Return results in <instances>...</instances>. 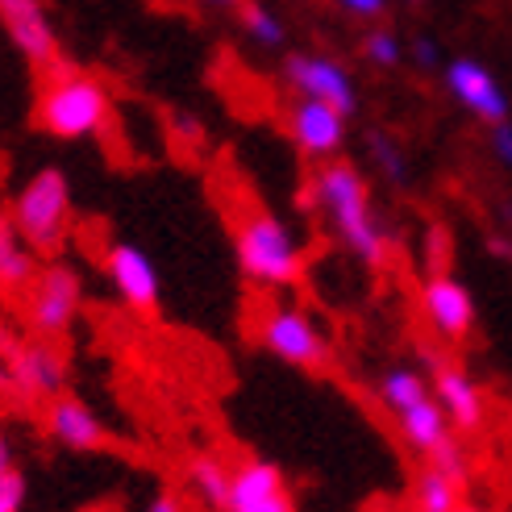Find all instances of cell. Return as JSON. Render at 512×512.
Returning <instances> with one entry per match:
<instances>
[{
    "instance_id": "d6986e66",
    "label": "cell",
    "mask_w": 512,
    "mask_h": 512,
    "mask_svg": "<svg viewBox=\"0 0 512 512\" xmlns=\"http://www.w3.org/2000/svg\"><path fill=\"white\" fill-rule=\"evenodd\" d=\"M229 471L217 454H196L192 463H188V488L192 496L204 504V508H213V512H225V500H229Z\"/></svg>"
},
{
    "instance_id": "9a60e30c",
    "label": "cell",
    "mask_w": 512,
    "mask_h": 512,
    "mask_svg": "<svg viewBox=\"0 0 512 512\" xmlns=\"http://www.w3.org/2000/svg\"><path fill=\"white\" fill-rule=\"evenodd\" d=\"M421 309H425L429 325L438 329L446 342H463L471 334V325H475V300L450 275H433L429 279L425 292H421Z\"/></svg>"
},
{
    "instance_id": "6da1fadb",
    "label": "cell",
    "mask_w": 512,
    "mask_h": 512,
    "mask_svg": "<svg viewBox=\"0 0 512 512\" xmlns=\"http://www.w3.org/2000/svg\"><path fill=\"white\" fill-rule=\"evenodd\" d=\"M313 204L334 221L338 238L354 259H363L367 267H383L388 259V238L379 229V217L371 209V188L350 163H325L313 175Z\"/></svg>"
},
{
    "instance_id": "3957f363",
    "label": "cell",
    "mask_w": 512,
    "mask_h": 512,
    "mask_svg": "<svg viewBox=\"0 0 512 512\" xmlns=\"http://www.w3.org/2000/svg\"><path fill=\"white\" fill-rule=\"evenodd\" d=\"M238 267L263 288H288L304 271V254L296 234L275 213H250L238 225Z\"/></svg>"
},
{
    "instance_id": "30bf717a",
    "label": "cell",
    "mask_w": 512,
    "mask_h": 512,
    "mask_svg": "<svg viewBox=\"0 0 512 512\" xmlns=\"http://www.w3.org/2000/svg\"><path fill=\"white\" fill-rule=\"evenodd\" d=\"M425 363H429V371H433L429 392H433V400L442 404L450 429L475 433V429L483 425V392H479V383H475L463 367L442 363V358L429 354V350H425Z\"/></svg>"
},
{
    "instance_id": "5bb4252c",
    "label": "cell",
    "mask_w": 512,
    "mask_h": 512,
    "mask_svg": "<svg viewBox=\"0 0 512 512\" xmlns=\"http://www.w3.org/2000/svg\"><path fill=\"white\" fill-rule=\"evenodd\" d=\"M288 134L300 155L309 159H334L346 142V117L321 100H300L288 117Z\"/></svg>"
},
{
    "instance_id": "cb8c5ba5",
    "label": "cell",
    "mask_w": 512,
    "mask_h": 512,
    "mask_svg": "<svg viewBox=\"0 0 512 512\" xmlns=\"http://www.w3.org/2000/svg\"><path fill=\"white\" fill-rule=\"evenodd\" d=\"M363 55L375 63V67H396L404 59V46L392 30H371L367 42H363Z\"/></svg>"
},
{
    "instance_id": "4dcf8cb0",
    "label": "cell",
    "mask_w": 512,
    "mask_h": 512,
    "mask_svg": "<svg viewBox=\"0 0 512 512\" xmlns=\"http://www.w3.org/2000/svg\"><path fill=\"white\" fill-rule=\"evenodd\" d=\"M13 467V442L5 438V429H0V471Z\"/></svg>"
},
{
    "instance_id": "7a4b0ae2",
    "label": "cell",
    "mask_w": 512,
    "mask_h": 512,
    "mask_svg": "<svg viewBox=\"0 0 512 512\" xmlns=\"http://www.w3.org/2000/svg\"><path fill=\"white\" fill-rule=\"evenodd\" d=\"M109 121V92L92 75H80L71 67L50 71V84L38 96V125L50 138H63V142H80L105 130Z\"/></svg>"
},
{
    "instance_id": "277c9868",
    "label": "cell",
    "mask_w": 512,
    "mask_h": 512,
    "mask_svg": "<svg viewBox=\"0 0 512 512\" xmlns=\"http://www.w3.org/2000/svg\"><path fill=\"white\" fill-rule=\"evenodd\" d=\"M13 229L30 250H59L71 221V184L59 167H42L13 200Z\"/></svg>"
},
{
    "instance_id": "1f68e13d",
    "label": "cell",
    "mask_w": 512,
    "mask_h": 512,
    "mask_svg": "<svg viewBox=\"0 0 512 512\" xmlns=\"http://www.w3.org/2000/svg\"><path fill=\"white\" fill-rule=\"evenodd\" d=\"M204 5H209V9H234L238 0H204Z\"/></svg>"
},
{
    "instance_id": "ba28073f",
    "label": "cell",
    "mask_w": 512,
    "mask_h": 512,
    "mask_svg": "<svg viewBox=\"0 0 512 512\" xmlns=\"http://www.w3.org/2000/svg\"><path fill=\"white\" fill-rule=\"evenodd\" d=\"M225 512H296L284 471L275 463H263V458H250V463L234 467Z\"/></svg>"
},
{
    "instance_id": "ffe728a7",
    "label": "cell",
    "mask_w": 512,
    "mask_h": 512,
    "mask_svg": "<svg viewBox=\"0 0 512 512\" xmlns=\"http://www.w3.org/2000/svg\"><path fill=\"white\" fill-rule=\"evenodd\" d=\"M375 392H379V400H383L388 413H404V408H413L417 400L429 396V379L417 367H388L379 375Z\"/></svg>"
},
{
    "instance_id": "4fadbf2b",
    "label": "cell",
    "mask_w": 512,
    "mask_h": 512,
    "mask_svg": "<svg viewBox=\"0 0 512 512\" xmlns=\"http://www.w3.org/2000/svg\"><path fill=\"white\" fill-rule=\"evenodd\" d=\"M105 267H109L113 288L121 292V300L130 304V309L150 313L159 304V271H155V263H150V254L142 246L113 242L105 250Z\"/></svg>"
},
{
    "instance_id": "52a82bcc",
    "label": "cell",
    "mask_w": 512,
    "mask_h": 512,
    "mask_svg": "<svg viewBox=\"0 0 512 512\" xmlns=\"http://www.w3.org/2000/svg\"><path fill=\"white\" fill-rule=\"evenodd\" d=\"M284 80L292 84V92L300 100H321V105L338 109L342 117H350L358 109V88L350 80V71L329 59V55H313V50H296L284 59Z\"/></svg>"
},
{
    "instance_id": "8fae6325",
    "label": "cell",
    "mask_w": 512,
    "mask_h": 512,
    "mask_svg": "<svg viewBox=\"0 0 512 512\" xmlns=\"http://www.w3.org/2000/svg\"><path fill=\"white\" fill-rule=\"evenodd\" d=\"M67 383V358L55 342H25L13 354V392L30 400H55Z\"/></svg>"
},
{
    "instance_id": "8992f818",
    "label": "cell",
    "mask_w": 512,
    "mask_h": 512,
    "mask_svg": "<svg viewBox=\"0 0 512 512\" xmlns=\"http://www.w3.org/2000/svg\"><path fill=\"white\" fill-rule=\"evenodd\" d=\"M259 342L275 358H284L288 367H300V371H317V367L329 363L325 334L317 329V321L309 313L296 309V304H275L259 325Z\"/></svg>"
},
{
    "instance_id": "ac0fdd59",
    "label": "cell",
    "mask_w": 512,
    "mask_h": 512,
    "mask_svg": "<svg viewBox=\"0 0 512 512\" xmlns=\"http://www.w3.org/2000/svg\"><path fill=\"white\" fill-rule=\"evenodd\" d=\"M34 250L21 242V234L13 229V221L0 213V288L5 292H21V288H30V279H34Z\"/></svg>"
},
{
    "instance_id": "7c38bea8",
    "label": "cell",
    "mask_w": 512,
    "mask_h": 512,
    "mask_svg": "<svg viewBox=\"0 0 512 512\" xmlns=\"http://www.w3.org/2000/svg\"><path fill=\"white\" fill-rule=\"evenodd\" d=\"M446 88H450V96L458 100V105H463L467 113H475L479 121H488V125L508 121V96L500 92L496 75L483 67V63L454 59L446 67Z\"/></svg>"
},
{
    "instance_id": "5b68a950",
    "label": "cell",
    "mask_w": 512,
    "mask_h": 512,
    "mask_svg": "<svg viewBox=\"0 0 512 512\" xmlns=\"http://www.w3.org/2000/svg\"><path fill=\"white\" fill-rule=\"evenodd\" d=\"M80 300H84V279L75 267L46 263L42 271H34L25 313H30V325L38 329V338H46V342L63 338L75 321V313H80Z\"/></svg>"
},
{
    "instance_id": "f546056e",
    "label": "cell",
    "mask_w": 512,
    "mask_h": 512,
    "mask_svg": "<svg viewBox=\"0 0 512 512\" xmlns=\"http://www.w3.org/2000/svg\"><path fill=\"white\" fill-rule=\"evenodd\" d=\"M146 512H184V504H179L175 496H167V492H163V496H155V500L146 504Z\"/></svg>"
},
{
    "instance_id": "d6a6232c",
    "label": "cell",
    "mask_w": 512,
    "mask_h": 512,
    "mask_svg": "<svg viewBox=\"0 0 512 512\" xmlns=\"http://www.w3.org/2000/svg\"><path fill=\"white\" fill-rule=\"evenodd\" d=\"M454 512H479V508H467V504H458V508H454Z\"/></svg>"
},
{
    "instance_id": "2e32d148",
    "label": "cell",
    "mask_w": 512,
    "mask_h": 512,
    "mask_svg": "<svg viewBox=\"0 0 512 512\" xmlns=\"http://www.w3.org/2000/svg\"><path fill=\"white\" fill-rule=\"evenodd\" d=\"M46 429H50V438H55L59 446H67V450H100L109 442L105 421H100L84 400L63 396V392L46 408Z\"/></svg>"
},
{
    "instance_id": "4316f807",
    "label": "cell",
    "mask_w": 512,
    "mask_h": 512,
    "mask_svg": "<svg viewBox=\"0 0 512 512\" xmlns=\"http://www.w3.org/2000/svg\"><path fill=\"white\" fill-rule=\"evenodd\" d=\"M13 354H17V342L0 329V392H13Z\"/></svg>"
},
{
    "instance_id": "484cf974",
    "label": "cell",
    "mask_w": 512,
    "mask_h": 512,
    "mask_svg": "<svg viewBox=\"0 0 512 512\" xmlns=\"http://www.w3.org/2000/svg\"><path fill=\"white\" fill-rule=\"evenodd\" d=\"M408 55H413V63H417L421 71L442 67V50L433 46V38H413V46H408Z\"/></svg>"
},
{
    "instance_id": "9c48e42d",
    "label": "cell",
    "mask_w": 512,
    "mask_h": 512,
    "mask_svg": "<svg viewBox=\"0 0 512 512\" xmlns=\"http://www.w3.org/2000/svg\"><path fill=\"white\" fill-rule=\"evenodd\" d=\"M0 25H5L13 46L34 67H55L59 63L55 25H50V13L42 9V0H0Z\"/></svg>"
},
{
    "instance_id": "f1b7e54d",
    "label": "cell",
    "mask_w": 512,
    "mask_h": 512,
    "mask_svg": "<svg viewBox=\"0 0 512 512\" xmlns=\"http://www.w3.org/2000/svg\"><path fill=\"white\" fill-rule=\"evenodd\" d=\"M338 5L346 9V13H354V17H379L383 13V5H388V0H338Z\"/></svg>"
},
{
    "instance_id": "83f0119b",
    "label": "cell",
    "mask_w": 512,
    "mask_h": 512,
    "mask_svg": "<svg viewBox=\"0 0 512 512\" xmlns=\"http://www.w3.org/2000/svg\"><path fill=\"white\" fill-rule=\"evenodd\" d=\"M492 150H496V159L512 171V121L492 125Z\"/></svg>"
},
{
    "instance_id": "44dd1931",
    "label": "cell",
    "mask_w": 512,
    "mask_h": 512,
    "mask_svg": "<svg viewBox=\"0 0 512 512\" xmlns=\"http://www.w3.org/2000/svg\"><path fill=\"white\" fill-rule=\"evenodd\" d=\"M458 488H463V483L450 479L446 471L425 467L413 483V512H454L458 504H463Z\"/></svg>"
},
{
    "instance_id": "d4e9b609",
    "label": "cell",
    "mask_w": 512,
    "mask_h": 512,
    "mask_svg": "<svg viewBox=\"0 0 512 512\" xmlns=\"http://www.w3.org/2000/svg\"><path fill=\"white\" fill-rule=\"evenodd\" d=\"M25 508V475L17 467L0 471V512H21Z\"/></svg>"
},
{
    "instance_id": "e0dca14e",
    "label": "cell",
    "mask_w": 512,
    "mask_h": 512,
    "mask_svg": "<svg viewBox=\"0 0 512 512\" xmlns=\"http://www.w3.org/2000/svg\"><path fill=\"white\" fill-rule=\"evenodd\" d=\"M396 421H400V433H404V442L413 446L417 454H438L450 438H454V429H450V421H446V413H442V404L433 400V392L425 396V400H417L413 408H404V413H396Z\"/></svg>"
},
{
    "instance_id": "7402d4cb",
    "label": "cell",
    "mask_w": 512,
    "mask_h": 512,
    "mask_svg": "<svg viewBox=\"0 0 512 512\" xmlns=\"http://www.w3.org/2000/svg\"><path fill=\"white\" fill-rule=\"evenodd\" d=\"M371 159H375V167L388 175L396 188L408 184V155H404V146L392 134H383V130L371 134Z\"/></svg>"
},
{
    "instance_id": "603a6c76",
    "label": "cell",
    "mask_w": 512,
    "mask_h": 512,
    "mask_svg": "<svg viewBox=\"0 0 512 512\" xmlns=\"http://www.w3.org/2000/svg\"><path fill=\"white\" fill-rule=\"evenodd\" d=\"M242 25H246V34L259 46H279V42H284V21H279L271 9L254 5V0L242 9Z\"/></svg>"
}]
</instances>
